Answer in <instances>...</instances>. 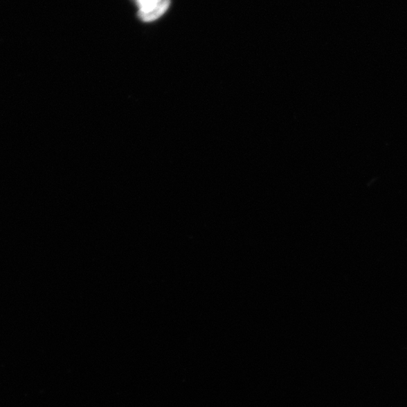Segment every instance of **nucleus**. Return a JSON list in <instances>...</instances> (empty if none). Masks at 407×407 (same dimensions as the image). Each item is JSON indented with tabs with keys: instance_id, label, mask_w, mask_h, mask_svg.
Wrapping results in <instances>:
<instances>
[{
	"instance_id": "1",
	"label": "nucleus",
	"mask_w": 407,
	"mask_h": 407,
	"mask_svg": "<svg viewBox=\"0 0 407 407\" xmlns=\"http://www.w3.org/2000/svg\"><path fill=\"white\" fill-rule=\"evenodd\" d=\"M137 8L138 19L143 23L157 21L167 13L172 0H132Z\"/></svg>"
}]
</instances>
